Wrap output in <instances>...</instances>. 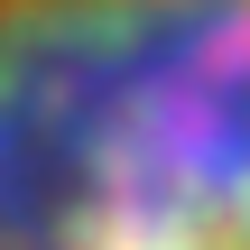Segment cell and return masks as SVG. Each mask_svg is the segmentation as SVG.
Listing matches in <instances>:
<instances>
[{
  "instance_id": "obj_1",
  "label": "cell",
  "mask_w": 250,
  "mask_h": 250,
  "mask_svg": "<svg viewBox=\"0 0 250 250\" xmlns=\"http://www.w3.org/2000/svg\"><path fill=\"white\" fill-rule=\"evenodd\" d=\"M0 250H250V0H0Z\"/></svg>"
}]
</instances>
